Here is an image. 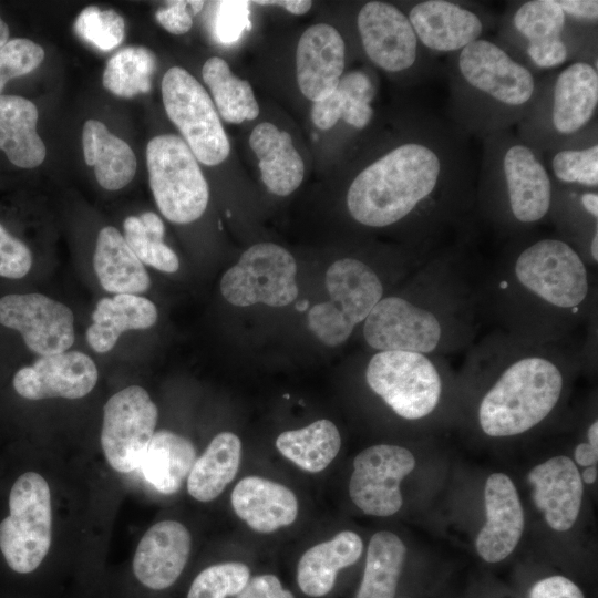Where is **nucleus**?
<instances>
[{
	"mask_svg": "<svg viewBox=\"0 0 598 598\" xmlns=\"http://www.w3.org/2000/svg\"><path fill=\"white\" fill-rule=\"evenodd\" d=\"M467 133L423 110L415 134L364 166L347 192L351 217L368 227L394 225L420 207L467 190L475 173Z\"/></svg>",
	"mask_w": 598,
	"mask_h": 598,
	"instance_id": "nucleus-1",
	"label": "nucleus"
},
{
	"mask_svg": "<svg viewBox=\"0 0 598 598\" xmlns=\"http://www.w3.org/2000/svg\"><path fill=\"white\" fill-rule=\"evenodd\" d=\"M450 65L453 123L484 136L509 130L530 112L540 83L502 45L478 39Z\"/></svg>",
	"mask_w": 598,
	"mask_h": 598,
	"instance_id": "nucleus-2",
	"label": "nucleus"
},
{
	"mask_svg": "<svg viewBox=\"0 0 598 598\" xmlns=\"http://www.w3.org/2000/svg\"><path fill=\"white\" fill-rule=\"evenodd\" d=\"M563 383L559 368L546 358L530 355L513 362L481 401V429L493 437L530 430L553 411Z\"/></svg>",
	"mask_w": 598,
	"mask_h": 598,
	"instance_id": "nucleus-3",
	"label": "nucleus"
},
{
	"mask_svg": "<svg viewBox=\"0 0 598 598\" xmlns=\"http://www.w3.org/2000/svg\"><path fill=\"white\" fill-rule=\"evenodd\" d=\"M481 183L505 200L517 223L530 225L549 212L551 179L535 148L509 130L485 136Z\"/></svg>",
	"mask_w": 598,
	"mask_h": 598,
	"instance_id": "nucleus-4",
	"label": "nucleus"
},
{
	"mask_svg": "<svg viewBox=\"0 0 598 598\" xmlns=\"http://www.w3.org/2000/svg\"><path fill=\"white\" fill-rule=\"evenodd\" d=\"M598 105L597 66L577 61L542 85L528 115L519 123V137L533 148L558 147L591 122Z\"/></svg>",
	"mask_w": 598,
	"mask_h": 598,
	"instance_id": "nucleus-5",
	"label": "nucleus"
},
{
	"mask_svg": "<svg viewBox=\"0 0 598 598\" xmlns=\"http://www.w3.org/2000/svg\"><path fill=\"white\" fill-rule=\"evenodd\" d=\"M150 186L162 215L172 223L188 224L205 212L208 184L196 157L177 135L153 137L146 147Z\"/></svg>",
	"mask_w": 598,
	"mask_h": 598,
	"instance_id": "nucleus-6",
	"label": "nucleus"
},
{
	"mask_svg": "<svg viewBox=\"0 0 598 598\" xmlns=\"http://www.w3.org/2000/svg\"><path fill=\"white\" fill-rule=\"evenodd\" d=\"M9 516L0 523V549L8 566L18 574L34 571L51 545V494L47 481L27 472L12 485Z\"/></svg>",
	"mask_w": 598,
	"mask_h": 598,
	"instance_id": "nucleus-7",
	"label": "nucleus"
},
{
	"mask_svg": "<svg viewBox=\"0 0 598 598\" xmlns=\"http://www.w3.org/2000/svg\"><path fill=\"white\" fill-rule=\"evenodd\" d=\"M365 380L399 416L419 420L436 408L442 380L433 362L422 353L380 351L369 361Z\"/></svg>",
	"mask_w": 598,
	"mask_h": 598,
	"instance_id": "nucleus-8",
	"label": "nucleus"
},
{
	"mask_svg": "<svg viewBox=\"0 0 598 598\" xmlns=\"http://www.w3.org/2000/svg\"><path fill=\"white\" fill-rule=\"evenodd\" d=\"M162 97L167 116L197 161L214 166L227 158V134L208 93L190 73L179 66L168 69L162 80Z\"/></svg>",
	"mask_w": 598,
	"mask_h": 598,
	"instance_id": "nucleus-9",
	"label": "nucleus"
},
{
	"mask_svg": "<svg viewBox=\"0 0 598 598\" xmlns=\"http://www.w3.org/2000/svg\"><path fill=\"white\" fill-rule=\"evenodd\" d=\"M297 264L279 245L260 243L249 247L220 280L224 298L237 307L265 303L285 307L298 296Z\"/></svg>",
	"mask_w": 598,
	"mask_h": 598,
	"instance_id": "nucleus-10",
	"label": "nucleus"
},
{
	"mask_svg": "<svg viewBox=\"0 0 598 598\" xmlns=\"http://www.w3.org/2000/svg\"><path fill=\"white\" fill-rule=\"evenodd\" d=\"M518 282L549 305L573 309L588 295V276L579 254L557 238L539 239L518 255L515 266Z\"/></svg>",
	"mask_w": 598,
	"mask_h": 598,
	"instance_id": "nucleus-11",
	"label": "nucleus"
},
{
	"mask_svg": "<svg viewBox=\"0 0 598 598\" xmlns=\"http://www.w3.org/2000/svg\"><path fill=\"white\" fill-rule=\"evenodd\" d=\"M158 411L145 389L130 385L113 394L103 408L101 445L110 466L128 473L143 462L155 433Z\"/></svg>",
	"mask_w": 598,
	"mask_h": 598,
	"instance_id": "nucleus-12",
	"label": "nucleus"
},
{
	"mask_svg": "<svg viewBox=\"0 0 598 598\" xmlns=\"http://www.w3.org/2000/svg\"><path fill=\"white\" fill-rule=\"evenodd\" d=\"M414 467L415 457L405 447L377 444L362 450L353 460L351 501L367 515H394L403 504L400 484Z\"/></svg>",
	"mask_w": 598,
	"mask_h": 598,
	"instance_id": "nucleus-13",
	"label": "nucleus"
},
{
	"mask_svg": "<svg viewBox=\"0 0 598 598\" xmlns=\"http://www.w3.org/2000/svg\"><path fill=\"white\" fill-rule=\"evenodd\" d=\"M357 25L367 56L383 71L398 74L414 69L421 60L429 63V51L419 41L408 16L394 4L364 3Z\"/></svg>",
	"mask_w": 598,
	"mask_h": 598,
	"instance_id": "nucleus-14",
	"label": "nucleus"
},
{
	"mask_svg": "<svg viewBox=\"0 0 598 598\" xmlns=\"http://www.w3.org/2000/svg\"><path fill=\"white\" fill-rule=\"evenodd\" d=\"M0 323L19 331L27 347L40 357L69 350L75 338L72 310L42 293L0 298Z\"/></svg>",
	"mask_w": 598,
	"mask_h": 598,
	"instance_id": "nucleus-15",
	"label": "nucleus"
},
{
	"mask_svg": "<svg viewBox=\"0 0 598 598\" xmlns=\"http://www.w3.org/2000/svg\"><path fill=\"white\" fill-rule=\"evenodd\" d=\"M442 333L435 313L400 297L382 298L363 324L365 341L380 351L426 354L437 348Z\"/></svg>",
	"mask_w": 598,
	"mask_h": 598,
	"instance_id": "nucleus-16",
	"label": "nucleus"
},
{
	"mask_svg": "<svg viewBox=\"0 0 598 598\" xmlns=\"http://www.w3.org/2000/svg\"><path fill=\"white\" fill-rule=\"evenodd\" d=\"M97 378L92 358L81 351H64L42 355L32 365L19 369L12 384L17 393L28 400H73L89 394Z\"/></svg>",
	"mask_w": 598,
	"mask_h": 598,
	"instance_id": "nucleus-17",
	"label": "nucleus"
},
{
	"mask_svg": "<svg viewBox=\"0 0 598 598\" xmlns=\"http://www.w3.org/2000/svg\"><path fill=\"white\" fill-rule=\"evenodd\" d=\"M192 537L176 520H162L150 527L135 550L132 570L143 587L164 591L181 577L188 561Z\"/></svg>",
	"mask_w": 598,
	"mask_h": 598,
	"instance_id": "nucleus-18",
	"label": "nucleus"
},
{
	"mask_svg": "<svg viewBox=\"0 0 598 598\" xmlns=\"http://www.w3.org/2000/svg\"><path fill=\"white\" fill-rule=\"evenodd\" d=\"M486 522L475 547L487 563H498L516 548L524 530V511L517 489L504 473L491 474L484 488Z\"/></svg>",
	"mask_w": 598,
	"mask_h": 598,
	"instance_id": "nucleus-19",
	"label": "nucleus"
},
{
	"mask_svg": "<svg viewBox=\"0 0 598 598\" xmlns=\"http://www.w3.org/2000/svg\"><path fill=\"white\" fill-rule=\"evenodd\" d=\"M346 64V44L336 28L317 23L299 39L296 52L297 82L301 93L318 102L337 87Z\"/></svg>",
	"mask_w": 598,
	"mask_h": 598,
	"instance_id": "nucleus-20",
	"label": "nucleus"
},
{
	"mask_svg": "<svg viewBox=\"0 0 598 598\" xmlns=\"http://www.w3.org/2000/svg\"><path fill=\"white\" fill-rule=\"evenodd\" d=\"M406 16L421 44L432 52L455 53L484 32L481 16L454 1H417Z\"/></svg>",
	"mask_w": 598,
	"mask_h": 598,
	"instance_id": "nucleus-21",
	"label": "nucleus"
},
{
	"mask_svg": "<svg viewBox=\"0 0 598 598\" xmlns=\"http://www.w3.org/2000/svg\"><path fill=\"white\" fill-rule=\"evenodd\" d=\"M532 497L550 528L570 529L580 512L584 486L580 473L567 456H554L528 473Z\"/></svg>",
	"mask_w": 598,
	"mask_h": 598,
	"instance_id": "nucleus-22",
	"label": "nucleus"
},
{
	"mask_svg": "<svg viewBox=\"0 0 598 598\" xmlns=\"http://www.w3.org/2000/svg\"><path fill=\"white\" fill-rule=\"evenodd\" d=\"M230 502L235 514L252 530L262 534L290 526L299 512L298 499L290 488L256 475L237 483Z\"/></svg>",
	"mask_w": 598,
	"mask_h": 598,
	"instance_id": "nucleus-23",
	"label": "nucleus"
},
{
	"mask_svg": "<svg viewBox=\"0 0 598 598\" xmlns=\"http://www.w3.org/2000/svg\"><path fill=\"white\" fill-rule=\"evenodd\" d=\"M362 550V539L352 530H342L310 547L297 565L299 589L310 598L327 596L333 589L339 571L355 564Z\"/></svg>",
	"mask_w": 598,
	"mask_h": 598,
	"instance_id": "nucleus-24",
	"label": "nucleus"
},
{
	"mask_svg": "<svg viewBox=\"0 0 598 598\" xmlns=\"http://www.w3.org/2000/svg\"><path fill=\"white\" fill-rule=\"evenodd\" d=\"M249 146L259 159L261 179L277 196H288L301 184L305 164L292 144L290 134L269 122L255 126Z\"/></svg>",
	"mask_w": 598,
	"mask_h": 598,
	"instance_id": "nucleus-25",
	"label": "nucleus"
},
{
	"mask_svg": "<svg viewBox=\"0 0 598 598\" xmlns=\"http://www.w3.org/2000/svg\"><path fill=\"white\" fill-rule=\"evenodd\" d=\"M330 300L354 328L365 320L382 299L383 287L378 275L363 261L342 258L326 272Z\"/></svg>",
	"mask_w": 598,
	"mask_h": 598,
	"instance_id": "nucleus-26",
	"label": "nucleus"
},
{
	"mask_svg": "<svg viewBox=\"0 0 598 598\" xmlns=\"http://www.w3.org/2000/svg\"><path fill=\"white\" fill-rule=\"evenodd\" d=\"M157 321L156 306L138 295L121 293L99 300L86 330L89 346L97 353H106L127 330H144Z\"/></svg>",
	"mask_w": 598,
	"mask_h": 598,
	"instance_id": "nucleus-27",
	"label": "nucleus"
},
{
	"mask_svg": "<svg viewBox=\"0 0 598 598\" xmlns=\"http://www.w3.org/2000/svg\"><path fill=\"white\" fill-rule=\"evenodd\" d=\"M93 267L100 285L111 293L137 295L147 291L151 286L144 264L113 226L99 231Z\"/></svg>",
	"mask_w": 598,
	"mask_h": 598,
	"instance_id": "nucleus-28",
	"label": "nucleus"
},
{
	"mask_svg": "<svg viewBox=\"0 0 598 598\" xmlns=\"http://www.w3.org/2000/svg\"><path fill=\"white\" fill-rule=\"evenodd\" d=\"M39 112L33 102L19 95H0V150L21 168L42 164L47 148L37 133Z\"/></svg>",
	"mask_w": 598,
	"mask_h": 598,
	"instance_id": "nucleus-29",
	"label": "nucleus"
},
{
	"mask_svg": "<svg viewBox=\"0 0 598 598\" xmlns=\"http://www.w3.org/2000/svg\"><path fill=\"white\" fill-rule=\"evenodd\" d=\"M82 144L85 163L94 167L95 177L103 188L117 190L133 179L137 165L133 150L110 133L102 122H85Z\"/></svg>",
	"mask_w": 598,
	"mask_h": 598,
	"instance_id": "nucleus-30",
	"label": "nucleus"
},
{
	"mask_svg": "<svg viewBox=\"0 0 598 598\" xmlns=\"http://www.w3.org/2000/svg\"><path fill=\"white\" fill-rule=\"evenodd\" d=\"M195 461L196 450L188 439L159 430L154 433L140 468L155 489L171 495L179 491Z\"/></svg>",
	"mask_w": 598,
	"mask_h": 598,
	"instance_id": "nucleus-31",
	"label": "nucleus"
},
{
	"mask_svg": "<svg viewBox=\"0 0 598 598\" xmlns=\"http://www.w3.org/2000/svg\"><path fill=\"white\" fill-rule=\"evenodd\" d=\"M374 93L372 81L364 72H349L341 76L331 94L313 102L311 120L320 130H330L339 120L361 130L373 116Z\"/></svg>",
	"mask_w": 598,
	"mask_h": 598,
	"instance_id": "nucleus-32",
	"label": "nucleus"
},
{
	"mask_svg": "<svg viewBox=\"0 0 598 598\" xmlns=\"http://www.w3.org/2000/svg\"><path fill=\"white\" fill-rule=\"evenodd\" d=\"M240 457V439L231 432L218 433L196 458L189 472L188 494L203 503L218 497L235 478Z\"/></svg>",
	"mask_w": 598,
	"mask_h": 598,
	"instance_id": "nucleus-33",
	"label": "nucleus"
},
{
	"mask_svg": "<svg viewBox=\"0 0 598 598\" xmlns=\"http://www.w3.org/2000/svg\"><path fill=\"white\" fill-rule=\"evenodd\" d=\"M279 453L302 471L318 473L338 455L341 436L336 424L318 420L305 427L282 432L276 439Z\"/></svg>",
	"mask_w": 598,
	"mask_h": 598,
	"instance_id": "nucleus-34",
	"label": "nucleus"
},
{
	"mask_svg": "<svg viewBox=\"0 0 598 598\" xmlns=\"http://www.w3.org/2000/svg\"><path fill=\"white\" fill-rule=\"evenodd\" d=\"M406 547L389 530L375 533L368 545L365 566L355 598H395Z\"/></svg>",
	"mask_w": 598,
	"mask_h": 598,
	"instance_id": "nucleus-35",
	"label": "nucleus"
},
{
	"mask_svg": "<svg viewBox=\"0 0 598 598\" xmlns=\"http://www.w3.org/2000/svg\"><path fill=\"white\" fill-rule=\"evenodd\" d=\"M202 75L226 122L239 124L259 115V105L251 85L236 76L224 59L209 58L203 65Z\"/></svg>",
	"mask_w": 598,
	"mask_h": 598,
	"instance_id": "nucleus-36",
	"label": "nucleus"
},
{
	"mask_svg": "<svg viewBox=\"0 0 598 598\" xmlns=\"http://www.w3.org/2000/svg\"><path fill=\"white\" fill-rule=\"evenodd\" d=\"M155 54L147 48L127 47L115 53L103 72V86L121 97H133L152 87Z\"/></svg>",
	"mask_w": 598,
	"mask_h": 598,
	"instance_id": "nucleus-37",
	"label": "nucleus"
},
{
	"mask_svg": "<svg viewBox=\"0 0 598 598\" xmlns=\"http://www.w3.org/2000/svg\"><path fill=\"white\" fill-rule=\"evenodd\" d=\"M123 228L125 241L143 264L168 274L178 270V257L163 241L165 227L155 213L128 216Z\"/></svg>",
	"mask_w": 598,
	"mask_h": 598,
	"instance_id": "nucleus-38",
	"label": "nucleus"
},
{
	"mask_svg": "<svg viewBox=\"0 0 598 598\" xmlns=\"http://www.w3.org/2000/svg\"><path fill=\"white\" fill-rule=\"evenodd\" d=\"M567 19L557 0H529L515 10L512 23L528 44L564 39Z\"/></svg>",
	"mask_w": 598,
	"mask_h": 598,
	"instance_id": "nucleus-39",
	"label": "nucleus"
},
{
	"mask_svg": "<svg viewBox=\"0 0 598 598\" xmlns=\"http://www.w3.org/2000/svg\"><path fill=\"white\" fill-rule=\"evenodd\" d=\"M251 578L249 567L241 561H223L199 571L192 580L186 598L236 597Z\"/></svg>",
	"mask_w": 598,
	"mask_h": 598,
	"instance_id": "nucleus-40",
	"label": "nucleus"
},
{
	"mask_svg": "<svg viewBox=\"0 0 598 598\" xmlns=\"http://www.w3.org/2000/svg\"><path fill=\"white\" fill-rule=\"evenodd\" d=\"M74 30L85 42L101 51H110L123 41L125 22L113 10H101L96 6H90L75 19Z\"/></svg>",
	"mask_w": 598,
	"mask_h": 598,
	"instance_id": "nucleus-41",
	"label": "nucleus"
},
{
	"mask_svg": "<svg viewBox=\"0 0 598 598\" xmlns=\"http://www.w3.org/2000/svg\"><path fill=\"white\" fill-rule=\"evenodd\" d=\"M550 168L555 177L566 184L585 187L598 185V144L592 142L587 147L559 148L553 155Z\"/></svg>",
	"mask_w": 598,
	"mask_h": 598,
	"instance_id": "nucleus-42",
	"label": "nucleus"
},
{
	"mask_svg": "<svg viewBox=\"0 0 598 598\" xmlns=\"http://www.w3.org/2000/svg\"><path fill=\"white\" fill-rule=\"evenodd\" d=\"M44 59V50L32 40L13 38L0 48V95L7 82L35 70Z\"/></svg>",
	"mask_w": 598,
	"mask_h": 598,
	"instance_id": "nucleus-43",
	"label": "nucleus"
},
{
	"mask_svg": "<svg viewBox=\"0 0 598 598\" xmlns=\"http://www.w3.org/2000/svg\"><path fill=\"white\" fill-rule=\"evenodd\" d=\"M307 319L309 329L329 347L346 342L354 329L331 301L313 306Z\"/></svg>",
	"mask_w": 598,
	"mask_h": 598,
	"instance_id": "nucleus-44",
	"label": "nucleus"
},
{
	"mask_svg": "<svg viewBox=\"0 0 598 598\" xmlns=\"http://www.w3.org/2000/svg\"><path fill=\"white\" fill-rule=\"evenodd\" d=\"M248 1H219L215 17V34L219 42L231 44L250 28Z\"/></svg>",
	"mask_w": 598,
	"mask_h": 598,
	"instance_id": "nucleus-45",
	"label": "nucleus"
},
{
	"mask_svg": "<svg viewBox=\"0 0 598 598\" xmlns=\"http://www.w3.org/2000/svg\"><path fill=\"white\" fill-rule=\"evenodd\" d=\"M32 267L28 246L10 235L0 224V276L9 279L24 277Z\"/></svg>",
	"mask_w": 598,
	"mask_h": 598,
	"instance_id": "nucleus-46",
	"label": "nucleus"
},
{
	"mask_svg": "<svg viewBox=\"0 0 598 598\" xmlns=\"http://www.w3.org/2000/svg\"><path fill=\"white\" fill-rule=\"evenodd\" d=\"M526 53L532 63L540 69L559 66L569 55V49L564 39L547 40L526 44Z\"/></svg>",
	"mask_w": 598,
	"mask_h": 598,
	"instance_id": "nucleus-47",
	"label": "nucleus"
},
{
	"mask_svg": "<svg viewBox=\"0 0 598 598\" xmlns=\"http://www.w3.org/2000/svg\"><path fill=\"white\" fill-rule=\"evenodd\" d=\"M234 598H296L281 580L272 574H260L249 579L245 588Z\"/></svg>",
	"mask_w": 598,
	"mask_h": 598,
	"instance_id": "nucleus-48",
	"label": "nucleus"
},
{
	"mask_svg": "<svg viewBox=\"0 0 598 598\" xmlns=\"http://www.w3.org/2000/svg\"><path fill=\"white\" fill-rule=\"evenodd\" d=\"M192 11L188 1H168L156 11L157 22L173 34H183L193 25Z\"/></svg>",
	"mask_w": 598,
	"mask_h": 598,
	"instance_id": "nucleus-49",
	"label": "nucleus"
},
{
	"mask_svg": "<svg viewBox=\"0 0 598 598\" xmlns=\"http://www.w3.org/2000/svg\"><path fill=\"white\" fill-rule=\"evenodd\" d=\"M530 598H585L579 587L564 576L539 580L530 590Z\"/></svg>",
	"mask_w": 598,
	"mask_h": 598,
	"instance_id": "nucleus-50",
	"label": "nucleus"
},
{
	"mask_svg": "<svg viewBox=\"0 0 598 598\" xmlns=\"http://www.w3.org/2000/svg\"><path fill=\"white\" fill-rule=\"evenodd\" d=\"M567 18L596 23L598 1L596 0H557Z\"/></svg>",
	"mask_w": 598,
	"mask_h": 598,
	"instance_id": "nucleus-51",
	"label": "nucleus"
},
{
	"mask_svg": "<svg viewBox=\"0 0 598 598\" xmlns=\"http://www.w3.org/2000/svg\"><path fill=\"white\" fill-rule=\"evenodd\" d=\"M261 6H279L292 14H303L310 10L312 2L307 0H280V1H256Z\"/></svg>",
	"mask_w": 598,
	"mask_h": 598,
	"instance_id": "nucleus-52",
	"label": "nucleus"
},
{
	"mask_svg": "<svg viewBox=\"0 0 598 598\" xmlns=\"http://www.w3.org/2000/svg\"><path fill=\"white\" fill-rule=\"evenodd\" d=\"M574 455L577 464L588 467L597 463L598 450L588 442H582L576 446Z\"/></svg>",
	"mask_w": 598,
	"mask_h": 598,
	"instance_id": "nucleus-53",
	"label": "nucleus"
},
{
	"mask_svg": "<svg viewBox=\"0 0 598 598\" xmlns=\"http://www.w3.org/2000/svg\"><path fill=\"white\" fill-rule=\"evenodd\" d=\"M580 204L582 208L592 217L595 220L598 218V194L597 192H586L580 196Z\"/></svg>",
	"mask_w": 598,
	"mask_h": 598,
	"instance_id": "nucleus-54",
	"label": "nucleus"
},
{
	"mask_svg": "<svg viewBox=\"0 0 598 598\" xmlns=\"http://www.w3.org/2000/svg\"><path fill=\"white\" fill-rule=\"evenodd\" d=\"M588 443L598 450V422L594 421L587 431Z\"/></svg>",
	"mask_w": 598,
	"mask_h": 598,
	"instance_id": "nucleus-55",
	"label": "nucleus"
},
{
	"mask_svg": "<svg viewBox=\"0 0 598 598\" xmlns=\"http://www.w3.org/2000/svg\"><path fill=\"white\" fill-rule=\"evenodd\" d=\"M581 481L586 484H594L597 480V467L596 466H588L586 470H584L582 474L580 475Z\"/></svg>",
	"mask_w": 598,
	"mask_h": 598,
	"instance_id": "nucleus-56",
	"label": "nucleus"
},
{
	"mask_svg": "<svg viewBox=\"0 0 598 598\" xmlns=\"http://www.w3.org/2000/svg\"><path fill=\"white\" fill-rule=\"evenodd\" d=\"M590 254H591L592 260L595 262H597V260H598V233H597V227L595 228V233H594L592 238H591Z\"/></svg>",
	"mask_w": 598,
	"mask_h": 598,
	"instance_id": "nucleus-57",
	"label": "nucleus"
},
{
	"mask_svg": "<svg viewBox=\"0 0 598 598\" xmlns=\"http://www.w3.org/2000/svg\"><path fill=\"white\" fill-rule=\"evenodd\" d=\"M9 27L0 17V48L9 40Z\"/></svg>",
	"mask_w": 598,
	"mask_h": 598,
	"instance_id": "nucleus-58",
	"label": "nucleus"
},
{
	"mask_svg": "<svg viewBox=\"0 0 598 598\" xmlns=\"http://www.w3.org/2000/svg\"><path fill=\"white\" fill-rule=\"evenodd\" d=\"M204 1H188V6H189V9L192 11L193 14H197L199 13V11L203 9L204 7Z\"/></svg>",
	"mask_w": 598,
	"mask_h": 598,
	"instance_id": "nucleus-59",
	"label": "nucleus"
},
{
	"mask_svg": "<svg viewBox=\"0 0 598 598\" xmlns=\"http://www.w3.org/2000/svg\"><path fill=\"white\" fill-rule=\"evenodd\" d=\"M309 307L308 300H301L296 305V310L298 311H306Z\"/></svg>",
	"mask_w": 598,
	"mask_h": 598,
	"instance_id": "nucleus-60",
	"label": "nucleus"
}]
</instances>
